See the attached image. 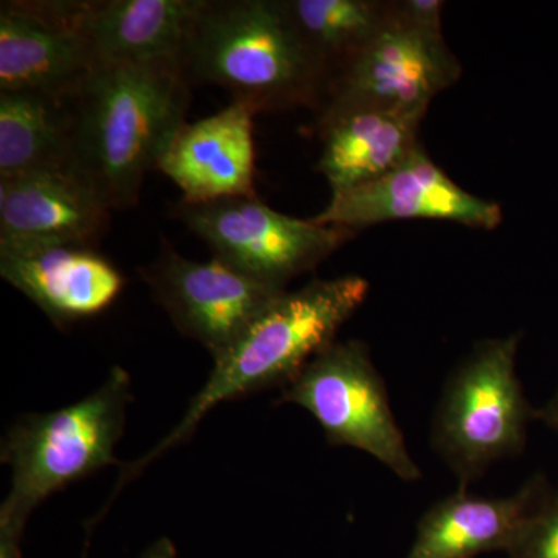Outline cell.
<instances>
[{"instance_id":"obj_1","label":"cell","mask_w":558,"mask_h":558,"mask_svg":"<svg viewBox=\"0 0 558 558\" xmlns=\"http://www.w3.org/2000/svg\"><path fill=\"white\" fill-rule=\"evenodd\" d=\"M190 101L178 68L95 65L70 97L73 168L110 209L135 207L146 174L185 126Z\"/></svg>"},{"instance_id":"obj_2","label":"cell","mask_w":558,"mask_h":558,"mask_svg":"<svg viewBox=\"0 0 558 558\" xmlns=\"http://www.w3.org/2000/svg\"><path fill=\"white\" fill-rule=\"evenodd\" d=\"M368 293L369 281L360 275L314 279L295 292L281 293L215 357L207 384L191 400L178 427L123 469L119 488L165 451L185 442L215 407L260 389L289 385L315 355L336 341L341 326L360 310Z\"/></svg>"},{"instance_id":"obj_3","label":"cell","mask_w":558,"mask_h":558,"mask_svg":"<svg viewBox=\"0 0 558 558\" xmlns=\"http://www.w3.org/2000/svg\"><path fill=\"white\" fill-rule=\"evenodd\" d=\"M180 73L213 84L258 112L318 109L328 75L307 49L284 0H205Z\"/></svg>"},{"instance_id":"obj_4","label":"cell","mask_w":558,"mask_h":558,"mask_svg":"<svg viewBox=\"0 0 558 558\" xmlns=\"http://www.w3.org/2000/svg\"><path fill=\"white\" fill-rule=\"evenodd\" d=\"M132 400L130 374L120 366L86 399L20 418L3 438L0 458L13 470L0 508V535L22 538L44 499L108 465L119 464L116 446Z\"/></svg>"},{"instance_id":"obj_5","label":"cell","mask_w":558,"mask_h":558,"mask_svg":"<svg viewBox=\"0 0 558 558\" xmlns=\"http://www.w3.org/2000/svg\"><path fill=\"white\" fill-rule=\"evenodd\" d=\"M521 333L480 341L450 374L432 425V446L457 475L459 488L492 465L519 457L537 410L517 374Z\"/></svg>"},{"instance_id":"obj_6","label":"cell","mask_w":558,"mask_h":558,"mask_svg":"<svg viewBox=\"0 0 558 558\" xmlns=\"http://www.w3.org/2000/svg\"><path fill=\"white\" fill-rule=\"evenodd\" d=\"M278 402L311 413L330 446L365 451L407 483L421 480L385 381L363 341H333L282 388Z\"/></svg>"},{"instance_id":"obj_7","label":"cell","mask_w":558,"mask_h":558,"mask_svg":"<svg viewBox=\"0 0 558 558\" xmlns=\"http://www.w3.org/2000/svg\"><path fill=\"white\" fill-rule=\"evenodd\" d=\"M175 215L213 250V256L284 289L289 279L314 269L355 236L343 227L282 215L258 197L180 201Z\"/></svg>"},{"instance_id":"obj_8","label":"cell","mask_w":558,"mask_h":558,"mask_svg":"<svg viewBox=\"0 0 558 558\" xmlns=\"http://www.w3.org/2000/svg\"><path fill=\"white\" fill-rule=\"evenodd\" d=\"M461 64L444 39L422 31L387 3V16L362 50L330 76L318 120L352 109L427 112L457 83Z\"/></svg>"},{"instance_id":"obj_9","label":"cell","mask_w":558,"mask_h":558,"mask_svg":"<svg viewBox=\"0 0 558 558\" xmlns=\"http://www.w3.org/2000/svg\"><path fill=\"white\" fill-rule=\"evenodd\" d=\"M140 271L179 332L207 348L213 359L286 292L216 256L207 263L183 258L167 242L159 258Z\"/></svg>"},{"instance_id":"obj_10","label":"cell","mask_w":558,"mask_h":558,"mask_svg":"<svg viewBox=\"0 0 558 558\" xmlns=\"http://www.w3.org/2000/svg\"><path fill=\"white\" fill-rule=\"evenodd\" d=\"M450 220L480 230H495L502 211L497 202L462 190L422 146L399 168L359 189L332 194L314 222L352 231L388 220Z\"/></svg>"},{"instance_id":"obj_11","label":"cell","mask_w":558,"mask_h":558,"mask_svg":"<svg viewBox=\"0 0 558 558\" xmlns=\"http://www.w3.org/2000/svg\"><path fill=\"white\" fill-rule=\"evenodd\" d=\"M78 2L9 0L0 7V92L72 97L95 68L76 27Z\"/></svg>"},{"instance_id":"obj_12","label":"cell","mask_w":558,"mask_h":558,"mask_svg":"<svg viewBox=\"0 0 558 558\" xmlns=\"http://www.w3.org/2000/svg\"><path fill=\"white\" fill-rule=\"evenodd\" d=\"M0 275L57 326L108 310L124 277L92 245L0 241Z\"/></svg>"},{"instance_id":"obj_13","label":"cell","mask_w":558,"mask_h":558,"mask_svg":"<svg viewBox=\"0 0 558 558\" xmlns=\"http://www.w3.org/2000/svg\"><path fill=\"white\" fill-rule=\"evenodd\" d=\"M255 116L247 102L233 100L215 116L186 123L157 170L182 190V201L190 204L256 197Z\"/></svg>"},{"instance_id":"obj_14","label":"cell","mask_w":558,"mask_h":558,"mask_svg":"<svg viewBox=\"0 0 558 558\" xmlns=\"http://www.w3.org/2000/svg\"><path fill=\"white\" fill-rule=\"evenodd\" d=\"M110 209L73 170L0 178V241L68 242L95 247Z\"/></svg>"},{"instance_id":"obj_15","label":"cell","mask_w":558,"mask_h":558,"mask_svg":"<svg viewBox=\"0 0 558 558\" xmlns=\"http://www.w3.org/2000/svg\"><path fill=\"white\" fill-rule=\"evenodd\" d=\"M205 0H81L76 27L95 64L171 65L180 70Z\"/></svg>"},{"instance_id":"obj_16","label":"cell","mask_w":558,"mask_h":558,"mask_svg":"<svg viewBox=\"0 0 558 558\" xmlns=\"http://www.w3.org/2000/svg\"><path fill=\"white\" fill-rule=\"evenodd\" d=\"M545 475L532 476L509 497L487 498L458 488L418 520L416 537L405 558H475L509 553L531 517L549 497Z\"/></svg>"},{"instance_id":"obj_17","label":"cell","mask_w":558,"mask_h":558,"mask_svg":"<svg viewBox=\"0 0 558 558\" xmlns=\"http://www.w3.org/2000/svg\"><path fill=\"white\" fill-rule=\"evenodd\" d=\"M427 112L352 109L317 120L323 142L317 170L332 194L384 178L418 148L417 135Z\"/></svg>"},{"instance_id":"obj_18","label":"cell","mask_w":558,"mask_h":558,"mask_svg":"<svg viewBox=\"0 0 558 558\" xmlns=\"http://www.w3.org/2000/svg\"><path fill=\"white\" fill-rule=\"evenodd\" d=\"M73 170L70 97L0 92V178Z\"/></svg>"},{"instance_id":"obj_19","label":"cell","mask_w":558,"mask_h":558,"mask_svg":"<svg viewBox=\"0 0 558 558\" xmlns=\"http://www.w3.org/2000/svg\"><path fill=\"white\" fill-rule=\"evenodd\" d=\"M387 3L376 0H284L301 38L326 70L328 83L379 31ZM328 86V84H326Z\"/></svg>"},{"instance_id":"obj_20","label":"cell","mask_w":558,"mask_h":558,"mask_svg":"<svg viewBox=\"0 0 558 558\" xmlns=\"http://www.w3.org/2000/svg\"><path fill=\"white\" fill-rule=\"evenodd\" d=\"M508 554L510 558H558V490L550 492Z\"/></svg>"},{"instance_id":"obj_21","label":"cell","mask_w":558,"mask_h":558,"mask_svg":"<svg viewBox=\"0 0 558 558\" xmlns=\"http://www.w3.org/2000/svg\"><path fill=\"white\" fill-rule=\"evenodd\" d=\"M395 5L399 13L411 24L416 25L422 31L444 35V2H440V0H402V2H395Z\"/></svg>"},{"instance_id":"obj_22","label":"cell","mask_w":558,"mask_h":558,"mask_svg":"<svg viewBox=\"0 0 558 558\" xmlns=\"http://www.w3.org/2000/svg\"><path fill=\"white\" fill-rule=\"evenodd\" d=\"M537 421L558 433V389L556 395L537 410Z\"/></svg>"},{"instance_id":"obj_23","label":"cell","mask_w":558,"mask_h":558,"mask_svg":"<svg viewBox=\"0 0 558 558\" xmlns=\"http://www.w3.org/2000/svg\"><path fill=\"white\" fill-rule=\"evenodd\" d=\"M140 558H178V549L170 538L163 537L154 542Z\"/></svg>"},{"instance_id":"obj_24","label":"cell","mask_w":558,"mask_h":558,"mask_svg":"<svg viewBox=\"0 0 558 558\" xmlns=\"http://www.w3.org/2000/svg\"><path fill=\"white\" fill-rule=\"evenodd\" d=\"M0 558H22L21 539L0 535Z\"/></svg>"}]
</instances>
